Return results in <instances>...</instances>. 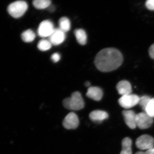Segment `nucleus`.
<instances>
[{
	"mask_svg": "<svg viewBox=\"0 0 154 154\" xmlns=\"http://www.w3.org/2000/svg\"><path fill=\"white\" fill-rule=\"evenodd\" d=\"M123 62L121 52L116 48H108L102 50L96 55L94 60L98 69L102 72H109L118 69Z\"/></svg>",
	"mask_w": 154,
	"mask_h": 154,
	"instance_id": "1",
	"label": "nucleus"
},
{
	"mask_svg": "<svg viewBox=\"0 0 154 154\" xmlns=\"http://www.w3.org/2000/svg\"><path fill=\"white\" fill-rule=\"evenodd\" d=\"M63 104L66 109L72 110H82L85 106V101L79 92H74L71 97L64 99Z\"/></svg>",
	"mask_w": 154,
	"mask_h": 154,
	"instance_id": "2",
	"label": "nucleus"
},
{
	"mask_svg": "<svg viewBox=\"0 0 154 154\" xmlns=\"http://www.w3.org/2000/svg\"><path fill=\"white\" fill-rule=\"evenodd\" d=\"M28 8V4L26 2L19 1L10 4L8 7V11L12 17L19 18L24 15Z\"/></svg>",
	"mask_w": 154,
	"mask_h": 154,
	"instance_id": "3",
	"label": "nucleus"
},
{
	"mask_svg": "<svg viewBox=\"0 0 154 154\" xmlns=\"http://www.w3.org/2000/svg\"><path fill=\"white\" fill-rule=\"evenodd\" d=\"M153 118L149 116L145 112L137 113L136 115L137 127L140 129H147L150 127L153 123Z\"/></svg>",
	"mask_w": 154,
	"mask_h": 154,
	"instance_id": "4",
	"label": "nucleus"
},
{
	"mask_svg": "<svg viewBox=\"0 0 154 154\" xmlns=\"http://www.w3.org/2000/svg\"><path fill=\"white\" fill-rule=\"evenodd\" d=\"M140 98L135 94H128L122 96L118 100L119 105L125 109H129L138 104Z\"/></svg>",
	"mask_w": 154,
	"mask_h": 154,
	"instance_id": "5",
	"label": "nucleus"
},
{
	"mask_svg": "<svg viewBox=\"0 0 154 154\" xmlns=\"http://www.w3.org/2000/svg\"><path fill=\"white\" fill-rule=\"evenodd\" d=\"M135 144L137 148L141 150L149 149L154 147V139L149 135H143L137 138Z\"/></svg>",
	"mask_w": 154,
	"mask_h": 154,
	"instance_id": "6",
	"label": "nucleus"
},
{
	"mask_svg": "<svg viewBox=\"0 0 154 154\" xmlns=\"http://www.w3.org/2000/svg\"><path fill=\"white\" fill-rule=\"evenodd\" d=\"M55 28L53 24L49 20H44L40 23L38 27V34L40 37H49Z\"/></svg>",
	"mask_w": 154,
	"mask_h": 154,
	"instance_id": "7",
	"label": "nucleus"
},
{
	"mask_svg": "<svg viewBox=\"0 0 154 154\" xmlns=\"http://www.w3.org/2000/svg\"><path fill=\"white\" fill-rule=\"evenodd\" d=\"M79 124V120L78 116L74 112H70L64 119L63 125L67 129H76Z\"/></svg>",
	"mask_w": 154,
	"mask_h": 154,
	"instance_id": "8",
	"label": "nucleus"
},
{
	"mask_svg": "<svg viewBox=\"0 0 154 154\" xmlns=\"http://www.w3.org/2000/svg\"><path fill=\"white\" fill-rule=\"evenodd\" d=\"M66 33L59 28H55L52 34L49 37V40L54 45H59L64 41Z\"/></svg>",
	"mask_w": 154,
	"mask_h": 154,
	"instance_id": "9",
	"label": "nucleus"
},
{
	"mask_svg": "<svg viewBox=\"0 0 154 154\" xmlns=\"http://www.w3.org/2000/svg\"><path fill=\"white\" fill-rule=\"evenodd\" d=\"M124 121L128 126L131 129H134L137 127V114L132 110H124L122 112Z\"/></svg>",
	"mask_w": 154,
	"mask_h": 154,
	"instance_id": "10",
	"label": "nucleus"
},
{
	"mask_svg": "<svg viewBox=\"0 0 154 154\" xmlns=\"http://www.w3.org/2000/svg\"><path fill=\"white\" fill-rule=\"evenodd\" d=\"M116 88L119 94L122 96L128 95L132 93L131 85L126 80L120 81L116 85Z\"/></svg>",
	"mask_w": 154,
	"mask_h": 154,
	"instance_id": "11",
	"label": "nucleus"
},
{
	"mask_svg": "<svg viewBox=\"0 0 154 154\" xmlns=\"http://www.w3.org/2000/svg\"><path fill=\"white\" fill-rule=\"evenodd\" d=\"M86 95L90 99L96 101H99L103 97V91L98 87H90L88 88Z\"/></svg>",
	"mask_w": 154,
	"mask_h": 154,
	"instance_id": "12",
	"label": "nucleus"
},
{
	"mask_svg": "<svg viewBox=\"0 0 154 154\" xmlns=\"http://www.w3.org/2000/svg\"><path fill=\"white\" fill-rule=\"evenodd\" d=\"M109 117L108 113L105 111L95 110L92 111L89 115V117L92 121L97 123H100L107 119Z\"/></svg>",
	"mask_w": 154,
	"mask_h": 154,
	"instance_id": "13",
	"label": "nucleus"
},
{
	"mask_svg": "<svg viewBox=\"0 0 154 154\" xmlns=\"http://www.w3.org/2000/svg\"><path fill=\"white\" fill-rule=\"evenodd\" d=\"M132 140L129 137H125L122 142V150L120 154H132Z\"/></svg>",
	"mask_w": 154,
	"mask_h": 154,
	"instance_id": "14",
	"label": "nucleus"
},
{
	"mask_svg": "<svg viewBox=\"0 0 154 154\" xmlns=\"http://www.w3.org/2000/svg\"><path fill=\"white\" fill-rule=\"evenodd\" d=\"M74 33L77 41L81 45H85L87 43V33L82 29H78L75 30Z\"/></svg>",
	"mask_w": 154,
	"mask_h": 154,
	"instance_id": "15",
	"label": "nucleus"
},
{
	"mask_svg": "<svg viewBox=\"0 0 154 154\" xmlns=\"http://www.w3.org/2000/svg\"><path fill=\"white\" fill-rule=\"evenodd\" d=\"M59 28L65 33H66L70 29V21L68 18L66 17H62L59 21Z\"/></svg>",
	"mask_w": 154,
	"mask_h": 154,
	"instance_id": "16",
	"label": "nucleus"
},
{
	"mask_svg": "<svg viewBox=\"0 0 154 154\" xmlns=\"http://www.w3.org/2000/svg\"><path fill=\"white\" fill-rule=\"evenodd\" d=\"M21 37L23 41L25 42H32L36 38V34L33 30L28 29L22 33Z\"/></svg>",
	"mask_w": 154,
	"mask_h": 154,
	"instance_id": "17",
	"label": "nucleus"
},
{
	"mask_svg": "<svg viewBox=\"0 0 154 154\" xmlns=\"http://www.w3.org/2000/svg\"><path fill=\"white\" fill-rule=\"evenodd\" d=\"M50 0H35L33 2V5L38 10L48 8L51 5Z\"/></svg>",
	"mask_w": 154,
	"mask_h": 154,
	"instance_id": "18",
	"label": "nucleus"
},
{
	"mask_svg": "<svg viewBox=\"0 0 154 154\" xmlns=\"http://www.w3.org/2000/svg\"><path fill=\"white\" fill-rule=\"evenodd\" d=\"M52 44L49 40L42 39L40 40L37 45V47L41 51H46L51 48Z\"/></svg>",
	"mask_w": 154,
	"mask_h": 154,
	"instance_id": "19",
	"label": "nucleus"
},
{
	"mask_svg": "<svg viewBox=\"0 0 154 154\" xmlns=\"http://www.w3.org/2000/svg\"><path fill=\"white\" fill-rule=\"evenodd\" d=\"M151 99L150 97L147 96H143L140 98L138 104L140 105L143 110H144L145 112L146 111V108Z\"/></svg>",
	"mask_w": 154,
	"mask_h": 154,
	"instance_id": "20",
	"label": "nucleus"
},
{
	"mask_svg": "<svg viewBox=\"0 0 154 154\" xmlns=\"http://www.w3.org/2000/svg\"><path fill=\"white\" fill-rule=\"evenodd\" d=\"M146 113L152 118L154 117V98H152L146 108Z\"/></svg>",
	"mask_w": 154,
	"mask_h": 154,
	"instance_id": "21",
	"label": "nucleus"
},
{
	"mask_svg": "<svg viewBox=\"0 0 154 154\" xmlns=\"http://www.w3.org/2000/svg\"><path fill=\"white\" fill-rule=\"evenodd\" d=\"M147 8L150 11H154V0H148L146 2Z\"/></svg>",
	"mask_w": 154,
	"mask_h": 154,
	"instance_id": "22",
	"label": "nucleus"
},
{
	"mask_svg": "<svg viewBox=\"0 0 154 154\" xmlns=\"http://www.w3.org/2000/svg\"><path fill=\"white\" fill-rule=\"evenodd\" d=\"M60 55L58 53L53 54L51 56V59L53 61L54 63L57 62L60 59Z\"/></svg>",
	"mask_w": 154,
	"mask_h": 154,
	"instance_id": "23",
	"label": "nucleus"
},
{
	"mask_svg": "<svg viewBox=\"0 0 154 154\" xmlns=\"http://www.w3.org/2000/svg\"><path fill=\"white\" fill-rule=\"evenodd\" d=\"M135 154H154V147L146 150V152L139 151Z\"/></svg>",
	"mask_w": 154,
	"mask_h": 154,
	"instance_id": "24",
	"label": "nucleus"
},
{
	"mask_svg": "<svg viewBox=\"0 0 154 154\" xmlns=\"http://www.w3.org/2000/svg\"><path fill=\"white\" fill-rule=\"evenodd\" d=\"M149 53L150 57L154 59V43L151 45L149 49Z\"/></svg>",
	"mask_w": 154,
	"mask_h": 154,
	"instance_id": "25",
	"label": "nucleus"
},
{
	"mask_svg": "<svg viewBox=\"0 0 154 154\" xmlns=\"http://www.w3.org/2000/svg\"><path fill=\"white\" fill-rule=\"evenodd\" d=\"M48 8V11H50V12H53L55 11L54 6L52 5H51Z\"/></svg>",
	"mask_w": 154,
	"mask_h": 154,
	"instance_id": "26",
	"label": "nucleus"
},
{
	"mask_svg": "<svg viewBox=\"0 0 154 154\" xmlns=\"http://www.w3.org/2000/svg\"><path fill=\"white\" fill-rule=\"evenodd\" d=\"M85 85L86 87H89H89H90V86H91V83L89 82H86L85 83Z\"/></svg>",
	"mask_w": 154,
	"mask_h": 154,
	"instance_id": "27",
	"label": "nucleus"
}]
</instances>
